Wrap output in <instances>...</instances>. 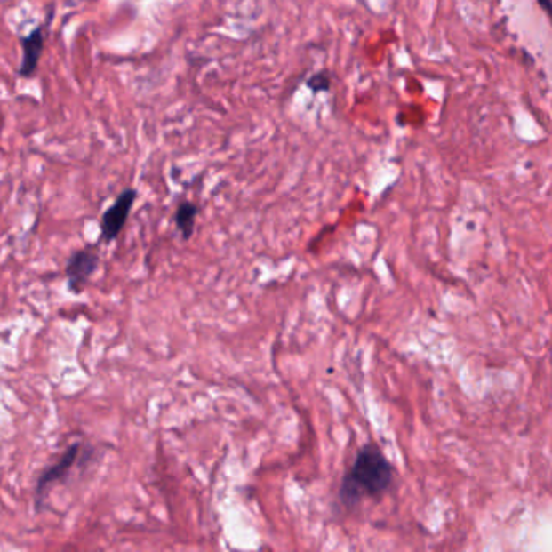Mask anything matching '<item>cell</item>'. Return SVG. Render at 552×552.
<instances>
[{
  "instance_id": "cell-1",
  "label": "cell",
  "mask_w": 552,
  "mask_h": 552,
  "mask_svg": "<svg viewBox=\"0 0 552 552\" xmlns=\"http://www.w3.org/2000/svg\"><path fill=\"white\" fill-rule=\"evenodd\" d=\"M394 467L374 444L364 445L342 478L339 498L345 506H356L363 498H376L389 488Z\"/></svg>"
},
{
  "instance_id": "cell-2",
  "label": "cell",
  "mask_w": 552,
  "mask_h": 552,
  "mask_svg": "<svg viewBox=\"0 0 552 552\" xmlns=\"http://www.w3.org/2000/svg\"><path fill=\"white\" fill-rule=\"evenodd\" d=\"M135 188H127L118 195L116 203L104 212L102 220H100V232H102V238L108 244L116 240L118 234L122 232V228L127 224V219L130 216V211L135 204Z\"/></svg>"
},
{
  "instance_id": "cell-3",
  "label": "cell",
  "mask_w": 552,
  "mask_h": 552,
  "mask_svg": "<svg viewBox=\"0 0 552 552\" xmlns=\"http://www.w3.org/2000/svg\"><path fill=\"white\" fill-rule=\"evenodd\" d=\"M80 452H82V445L78 443L73 444L65 451L64 455L59 459V462L51 465L49 468H45L41 473V476L37 478L36 483L37 508L44 502V498L47 496V492L52 489V486L57 484V483H60V481H64L68 476V473L72 471L73 465L76 462Z\"/></svg>"
},
{
  "instance_id": "cell-4",
  "label": "cell",
  "mask_w": 552,
  "mask_h": 552,
  "mask_svg": "<svg viewBox=\"0 0 552 552\" xmlns=\"http://www.w3.org/2000/svg\"><path fill=\"white\" fill-rule=\"evenodd\" d=\"M98 266H100V256L96 252L82 250V252L73 253L65 266L68 289L72 290L73 293H80L90 281L91 276L98 269Z\"/></svg>"
},
{
  "instance_id": "cell-5",
  "label": "cell",
  "mask_w": 552,
  "mask_h": 552,
  "mask_svg": "<svg viewBox=\"0 0 552 552\" xmlns=\"http://www.w3.org/2000/svg\"><path fill=\"white\" fill-rule=\"evenodd\" d=\"M45 45V27L41 25L36 29H33L29 35L21 37V65H20L19 75L23 78H31L37 70V65L41 60V55L44 51Z\"/></svg>"
},
{
  "instance_id": "cell-6",
  "label": "cell",
  "mask_w": 552,
  "mask_h": 552,
  "mask_svg": "<svg viewBox=\"0 0 552 552\" xmlns=\"http://www.w3.org/2000/svg\"><path fill=\"white\" fill-rule=\"evenodd\" d=\"M196 216H198V206L193 204L190 201L181 203L179 209H177V212H175V224H177V228L180 230L181 236L185 240H188L193 236V232H195Z\"/></svg>"
},
{
  "instance_id": "cell-7",
  "label": "cell",
  "mask_w": 552,
  "mask_h": 552,
  "mask_svg": "<svg viewBox=\"0 0 552 552\" xmlns=\"http://www.w3.org/2000/svg\"><path fill=\"white\" fill-rule=\"evenodd\" d=\"M307 86L313 92H324V91L331 90V76L327 75V72L315 73L313 76H309Z\"/></svg>"
},
{
  "instance_id": "cell-8",
  "label": "cell",
  "mask_w": 552,
  "mask_h": 552,
  "mask_svg": "<svg viewBox=\"0 0 552 552\" xmlns=\"http://www.w3.org/2000/svg\"><path fill=\"white\" fill-rule=\"evenodd\" d=\"M538 4L543 7L548 15H551V0H538Z\"/></svg>"
}]
</instances>
